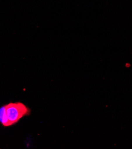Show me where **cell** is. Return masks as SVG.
<instances>
[{"label":"cell","mask_w":132,"mask_h":149,"mask_svg":"<svg viewBox=\"0 0 132 149\" xmlns=\"http://www.w3.org/2000/svg\"><path fill=\"white\" fill-rule=\"evenodd\" d=\"M0 123L4 127L11 126L8 118L5 105L0 108Z\"/></svg>","instance_id":"obj_2"},{"label":"cell","mask_w":132,"mask_h":149,"mask_svg":"<svg viewBox=\"0 0 132 149\" xmlns=\"http://www.w3.org/2000/svg\"><path fill=\"white\" fill-rule=\"evenodd\" d=\"M5 107L11 125L17 124L22 118L29 116L31 112V109L22 102H11Z\"/></svg>","instance_id":"obj_1"}]
</instances>
